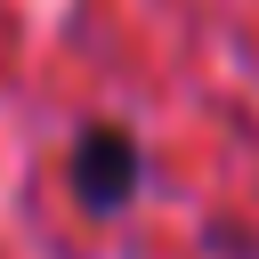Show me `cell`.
Masks as SVG:
<instances>
[{
  "mask_svg": "<svg viewBox=\"0 0 259 259\" xmlns=\"http://www.w3.org/2000/svg\"><path fill=\"white\" fill-rule=\"evenodd\" d=\"M138 178H146V154H138V138L121 121H89L73 138V194H81V210H97V219L130 210Z\"/></svg>",
  "mask_w": 259,
  "mask_h": 259,
  "instance_id": "6da1fadb",
  "label": "cell"
}]
</instances>
